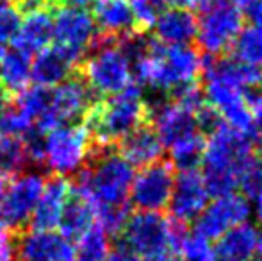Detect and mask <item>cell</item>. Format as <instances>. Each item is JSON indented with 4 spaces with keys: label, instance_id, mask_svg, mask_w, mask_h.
<instances>
[{
    "label": "cell",
    "instance_id": "3",
    "mask_svg": "<svg viewBox=\"0 0 262 261\" xmlns=\"http://www.w3.org/2000/svg\"><path fill=\"white\" fill-rule=\"evenodd\" d=\"M150 116L152 108L143 98V88L130 83L113 97L97 98L84 116V127L93 145L114 147L136 127L150 122Z\"/></svg>",
    "mask_w": 262,
    "mask_h": 261
},
{
    "label": "cell",
    "instance_id": "10",
    "mask_svg": "<svg viewBox=\"0 0 262 261\" xmlns=\"http://www.w3.org/2000/svg\"><path fill=\"white\" fill-rule=\"evenodd\" d=\"M173 185L175 168L169 161L159 159L152 165H146L132 179L128 192L130 204L139 211H161L169 204Z\"/></svg>",
    "mask_w": 262,
    "mask_h": 261
},
{
    "label": "cell",
    "instance_id": "16",
    "mask_svg": "<svg viewBox=\"0 0 262 261\" xmlns=\"http://www.w3.org/2000/svg\"><path fill=\"white\" fill-rule=\"evenodd\" d=\"M72 192V181L68 177H61V175L47 177L45 185H43L41 197H39L38 204H36L34 211H32L27 229L54 231V227L59 226L62 209H64Z\"/></svg>",
    "mask_w": 262,
    "mask_h": 261
},
{
    "label": "cell",
    "instance_id": "8",
    "mask_svg": "<svg viewBox=\"0 0 262 261\" xmlns=\"http://www.w3.org/2000/svg\"><path fill=\"white\" fill-rule=\"evenodd\" d=\"M91 145V136L84 126L57 127L43 138V165L52 175L70 177L86 163Z\"/></svg>",
    "mask_w": 262,
    "mask_h": 261
},
{
    "label": "cell",
    "instance_id": "15",
    "mask_svg": "<svg viewBox=\"0 0 262 261\" xmlns=\"http://www.w3.org/2000/svg\"><path fill=\"white\" fill-rule=\"evenodd\" d=\"M16 261H75L72 240L55 231L16 233Z\"/></svg>",
    "mask_w": 262,
    "mask_h": 261
},
{
    "label": "cell",
    "instance_id": "22",
    "mask_svg": "<svg viewBox=\"0 0 262 261\" xmlns=\"http://www.w3.org/2000/svg\"><path fill=\"white\" fill-rule=\"evenodd\" d=\"M93 11V20L102 34L121 38L136 31L128 0H93L90 7Z\"/></svg>",
    "mask_w": 262,
    "mask_h": 261
},
{
    "label": "cell",
    "instance_id": "7",
    "mask_svg": "<svg viewBox=\"0 0 262 261\" xmlns=\"http://www.w3.org/2000/svg\"><path fill=\"white\" fill-rule=\"evenodd\" d=\"M95 101L97 97L75 70L70 79L50 90V106L36 120L34 129L39 134H49L57 127L75 126L79 124V120H84Z\"/></svg>",
    "mask_w": 262,
    "mask_h": 261
},
{
    "label": "cell",
    "instance_id": "18",
    "mask_svg": "<svg viewBox=\"0 0 262 261\" xmlns=\"http://www.w3.org/2000/svg\"><path fill=\"white\" fill-rule=\"evenodd\" d=\"M80 61L82 59L79 56L59 45L47 47L45 50L36 54V59L31 63V79L36 86L54 88L70 79Z\"/></svg>",
    "mask_w": 262,
    "mask_h": 261
},
{
    "label": "cell",
    "instance_id": "29",
    "mask_svg": "<svg viewBox=\"0 0 262 261\" xmlns=\"http://www.w3.org/2000/svg\"><path fill=\"white\" fill-rule=\"evenodd\" d=\"M232 52L239 63L262 68V29L252 25L243 29L232 45Z\"/></svg>",
    "mask_w": 262,
    "mask_h": 261
},
{
    "label": "cell",
    "instance_id": "32",
    "mask_svg": "<svg viewBox=\"0 0 262 261\" xmlns=\"http://www.w3.org/2000/svg\"><path fill=\"white\" fill-rule=\"evenodd\" d=\"M169 0H132L130 9L134 16L136 31L154 29L157 18L164 9H168Z\"/></svg>",
    "mask_w": 262,
    "mask_h": 261
},
{
    "label": "cell",
    "instance_id": "45",
    "mask_svg": "<svg viewBox=\"0 0 262 261\" xmlns=\"http://www.w3.org/2000/svg\"><path fill=\"white\" fill-rule=\"evenodd\" d=\"M6 190H7V177L0 174V200L6 195Z\"/></svg>",
    "mask_w": 262,
    "mask_h": 261
},
{
    "label": "cell",
    "instance_id": "43",
    "mask_svg": "<svg viewBox=\"0 0 262 261\" xmlns=\"http://www.w3.org/2000/svg\"><path fill=\"white\" fill-rule=\"evenodd\" d=\"M145 261H180L177 258L175 254H169V252H166V254H161V256H156V258H148Z\"/></svg>",
    "mask_w": 262,
    "mask_h": 261
},
{
    "label": "cell",
    "instance_id": "49",
    "mask_svg": "<svg viewBox=\"0 0 262 261\" xmlns=\"http://www.w3.org/2000/svg\"><path fill=\"white\" fill-rule=\"evenodd\" d=\"M248 261H260V259H253V258H252V259H248Z\"/></svg>",
    "mask_w": 262,
    "mask_h": 261
},
{
    "label": "cell",
    "instance_id": "14",
    "mask_svg": "<svg viewBox=\"0 0 262 261\" xmlns=\"http://www.w3.org/2000/svg\"><path fill=\"white\" fill-rule=\"evenodd\" d=\"M209 190L205 186L204 175L198 170H184L175 177L169 211L171 220L180 224H189L200 216L209 202Z\"/></svg>",
    "mask_w": 262,
    "mask_h": 261
},
{
    "label": "cell",
    "instance_id": "9",
    "mask_svg": "<svg viewBox=\"0 0 262 261\" xmlns=\"http://www.w3.org/2000/svg\"><path fill=\"white\" fill-rule=\"evenodd\" d=\"M120 236V244L132 254L145 259L156 258L171 252V220L161 213L139 211L128 216Z\"/></svg>",
    "mask_w": 262,
    "mask_h": 261
},
{
    "label": "cell",
    "instance_id": "17",
    "mask_svg": "<svg viewBox=\"0 0 262 261\" xmlns=\"http://www.w3.org/2000/svg\"><path fill=\"white\" fill-rule=\"evenodd\" d=\"M150 122L157 132L162 147L173 145L177 139L198 131L196 113L182 106L177 98H169V101H164L156 108H152Z\"/></svg>",
    "mask_w": 262,
    "mask_h": 261
},
{
    "label": "cell",
    "instance_id": "36",
    "mask_svg": "<svg viewBox=\"0 0 262 261\" xmlns=\"http://www.w3.org/2000/svg\"><path fill=\"white\" fill-rule=\"evenodd\" d=\"M250 108H252L253 115V147H255L257 154L262 156V97L260 95L250 93Z\"/></svg>",
    "mask_w": 262,
    "mask_h": 261
},
{
    "label": "cell",
    "instance_id": "39",
    "mask_svg": "<svg viewBox=\"0 0 262 261\" xmlns=\"http://www.w3.org/2000/svg\"><path fill=\"white\" fill-rule=\"evenodd\" d=\"M104 261H139L138 256L132 254L128 249H125L123 245H116V247L113 249V251H109V254H107V258Z\"/></svg>",
    "mask_w": 262,
    "mask_h": 261
},
{
    "label": "cell",
    "instance_id": "37",
    "mask_svg": "<svg viewBox=\"0 0 262 261\" xmlns=\"http://www.w3.org/2000/svg\"><path fill=\"white\" fill-rule=\"evenodd\" d=\"M0 261H16V233H0Z\"/></svg>",
    "mask_w": 262,
    "mask_h": 261
},
{
    "label": "cell",
    "instance_id": "23",
    "mask_svg": "<svg viewBox=\"0 0 262 261\" xmlns=\"http://www.w3.org/2000/svg\"><path fill=\"white\" fill-rule=\"evenodd\" d=\"M259 233L257 227L245 222L228 229L223 236L217 238L214 247L216 261H248L253 258L257 251Z\"/></svg>",
    "mask_w": 262,
    "mask_h": 261
},
{
    "label": "cell",
    "instance_id": "47",
    "mask_svg": "<svg viewBox=\"0 0 262 261\" xmlns=\"http://www.w3.org/2000/svg\"><path fill=\"white\" fill-rule=\"evenodd\" d=\"M255 252H259V259L262 261V236H259V242H257V251Z\"/></svg>",
    "mask_w": 262,
    "mask_h": 261
},
{
    "label": "cell",
    "instance_id": "35",
    "mask_svg": "<svg viewBox=\"0 0 262 261\" xmlns=\"http://www.w3.org/2000/svg\"><path fill=\"white\" fill-rule=\"evenodd\" d=\"M21 16L9 0L0 2V45L13 42L18 27H20Z\"/></svg>",
    "mask_w": 262,
    "mask_h": 261
},
{
    "label": "cell",
    "instance_id": "40",
    "mask_svg": "<svg viewBox=\"0 0 262 261\" xmlns=\"http://www.w3.org/2000/svg\"><path fill=\"white\" fill-rule=\"evenodd\" d=\"M175 7H182V9H200L205 4V0H169Z\"/></svg>",
    "mask_w": 262,
    "mask_h": 261
},
{
    "label": "cell",
    "instance_id": "20",
    "mask_svg": "<svg viewBox=\"0 0 262 261\" xmlns=\"http://www.w3.org/2000/svg\"><path fill=\"white\" fill-rule=\"evenodd\" d=\"M114 147L132 167L141 168L161 159L162 149H164L156 129H154L152 122L141 124L139 127H136L125 138H121Z\"/></svg>",
    "mask_w": 262,
    "mask_h": 261
},
{
    "label": "cell",
    "instance_id": "21",
    "mask_svg": "<svg viewBox=\"0 0 262 261\" xmlns=\"http://www.w3.org/2000/svg\"><path fill=\"white\" fill-rule=\"evenodd\" d=\"M154 31L157 42L164 45H191L196 38V16L189 9L168 7L157 18Z\"/></svg>",
    "mask_w": 262,
    "mask_h": 261
},
{
    "label": "cell",
    "instance_id": "5",
    "mask_svg": "<svg viewBox=\"0 0 262 261\" xmlns=\"http://www.w3.org/2000/svg\"><path fill=\"white\" fill-rule=\"evenodd\" d=\"M77 73L97 98L113 97L134 83L132 63L118 45V38L102 32L97 34L84 59L77 66Z\"/></svg>",
    "mask_w": 262,
    "mask_h": 261
},
{
    "label": "cell",
    "instance_id": "19",
    "mask_svg": "<svg viewBox=\"0 0 262 261\" xmlns=\"http://www.w3.org/2000/svg\"><path fill=\"white\" fill-rule=\"evenodd\" d=\"M54 13L55 11H36L25 14L11 42L13 49L27 57L45 50L54 39Z\"/></svg>",
    "mask_w": 262,
    "mask_h": 261
},
{
    "label": "cell",
    "instance_id": "2",
    "mask_svg": "<svg viewBox=\"0 0 262 261\" xmlns=\"http://www.w3.org/2000/svg\"><path fill=\"white\" fill-rule=\"evenodd\" d=\"M132 179L134 167L116 147L91 145L86 163L70 181L73 190L93 206H118L128 204Z\"/></svg>",
    "mask_w": 262,
    "mask_h": 261
},
{
    "label": "cell",
    "instance_id": "1",
    "mask_svg": "<svg viewBox=\"0 0 262 261\" xmlns=\"http://www.w3.org/2000/svg\"><path fill=\"white\" fill-rule=\"evenodd\" d=\"M204 63L202 54L191 45H164L157 39H148L145 52L132 63V72L139 86L145 84L173 97L198 83Z\"/></svg>",
    "mask_w": 262,
    "mask_h": 261
},
{
    "label": "cell",
    "instance_id": "28",
    "mask_svg": "<svg viewBox=\"0 0 262 261\" xmlns=\"http://www.w3.org/2000/svg\"><path fill=\"white\" fill-rule=\"evenodd\" d=\"M11 106L20 115H24L27 120H31L32 126H34L36 120L50 106V88H41V86L25 88L24 91L14 95V101H11Z\"/></svg>",
    "mask_w": 262,
    "mask_h": 261
},
{
    "label": "cell",
    "instance_id": "41",
    "mask_svg": "<svg viewBox=\"0 0 262 261\" xmlns=\"http://www.w3.org/2000/svg\"><path fill=\"white\" fill-rule=\"evenodd\" d=\"M11 101H13V97H11V95L6 91V88L0 84V109H4L6 106H9Z\"/></svg>",
    "mask_w": 262,
    "mask_h": 261
},
{
    "label": "cell",
    "instance_id": "50",
    "mask_svg": "<svg viewBox=\"0 0 262 261\" xmlns=\"http://www.w3.org/2000/svg\"><path fill=\"white\" fill-rule=\"evenodd\" d=\"M57 2H59V4H62V2H64V0H57Z\"/></svg>",
    "mask_w": 262,
    "mask_h": 261
},
{
    "label": "cell",
    "instance_id": "24",
    "mask_svg": "<svg viewBox=\"0 0 262 261\" xmlns=\"http://www.w3.org/2000/svg\"><path fill=\"white\" fill-rule=\"evenodd\" d=\"M95 218H97L95 206L73 190L64 209H62L61 220H59V227L62 231L61 234L68 240H79L82 234H86L93 227Z\"/></svg>",
    "mask_w": 262,
    "mask_h": 261
},
{
    "label": "cell",
    "instance_id": "44",
    "mask_svg": "<svg viewBox=\"0 0 262 261\" xmlns=\"http://www.w3.org/2000/svg\"><path fill=\"white\" fill-rule=\"evenodd\" d=\"M252 2H253V0H232V4H234L235 7H239V9H241V13H243V11H245L246 7H248Z\"/></svg>",
    "mask_w": 262,
    "mask_h": 261
},
{
    "label": "cell",
    "instance_id": "4",
    "mask_svg": "<svg viewBox=\"0 0 262 261\" xmlns=\"http://www.w3.org/2000/svg\"><path fill=\"white\" fill-rule=\"evenodd\" d=\"M257 154L252 136L234 131L221 124L205 139L204 149V179L209 195L223 197L235 193L239 188V175L243 168Z\"/></svg>",
    "mask_w": 262,
    "mask_h": 261
},
{
    "label": "cell",
    "instance_id": "51",
    "mask_svg": "<svg viewBox=\"0 0 262 261\" xmlns=\"http://www.w3.org/2000/svg\"><path fill=\"white\" fill-rule=\"evenodd\" d=\"M260 86H262V83H260ZM260 97H262V95H260Z\"/></svg>",
    "mask_w": 262,
    "mask_h": 261
},
{
    "label": "cell",
    "instance_id": "30",
    "mask_svg": "<svg viewBox=\"0 0 262 261\" xmlns=\"http://www.w3.org/2000/svg\"><path fill=\"white\" fill-rule=\"evenodd\" d=\"M111 251L109 234L100 226H93L79 238L75 261H104Z\"/></svg>",
    "mask_w": 262,
    "mask_h": 261
},
{
    "label": "cell",
    "instance_id": "12",
    "mask_svg": "<svg viewBox=\"0 0 262 261\" xmlns=\"http://www.w3.org/2000/svg\"><path fill=\"white\" fill-rule=\"evenodd\" d=\"M250 215H252V206L248 198L241 193L216 197L210 204L205 206V209L196 218L194 233L207 240H217L228 229L245 224Z\"/></svg>",
    "mask_w": 262,
    "mask_h": 261
},
{
    "label": "cell",
    "instance_id": "33",
    "mask_svg": "<svg viewBox=\"0 0 262 261\" xmlns=\"http://www.w3.org/2000/svg\"><path fill=\"white\" fill-rule=\"evenodd\" d=\"M175 256L180 261H216L214 259V247L207 238L198 233H187L182 244L179 245Z\"/></svg>",
    "mask_w": 262,
    "mask_h": 261
},
{
    "label": "cell",
    "instance_id": "42",
    "mask_svg": "<svg viewBox=\"0 0 262 261\" xmlns=\"http://www.w3.org/2000/svg\"><path fill=\"white\" fill-rule=\"evenodd\" d=\"M253 200H255V216H257V220H259V224L262 226V192L253 198Z\"/></svg>",
    "mask_w": 262,
    "mask_h": 261
},
{
    "label": "cell",
    "instance_id": "6",
    "mask_svg": "<svg viewBox=\"0 0 262 261\" xmlns=\"http://www.w3.org/2000/svg\"><path fill=\"white\" fill-rule=\"evenodd\" d=\"M245 16L232 0H205L196 18V43L210 57L223 56L232 49L243 31Z\"/></svg>",
    "mask_w": 262,
    "mask_h": 261
},
{
    "label": "cell",
    "instance_id": "27",
    "mask_svg": "<svg viewBox=\"0 0 262 261\" xmlns=\"http://www.w3.org/2000/svg\"><path fill=\"white\" fill-rule=\"evenodd\" d=\"M169 149V163L173 168H179L180 172L184 170H196V167L202 163L205 149V134L200 131L187 134L184 138L177 139Z\"/></svg>",
    "mask_w": 262,
    "mask_h": 261
},
{
    "label": "cell",
    "instance_id": "34",
    "mask_svg": "<svg viewBox=\"0 0 262 261\" xmlns=\"http://www.w3.org/2000/svg\"><path fill=\"white\" fill-rule=\"evenodd\" d=\"M239 188H241V195L246 198H255L262 192V156L255 154L250 159V163L243 168L241 175H239Z\"/></svg>",
    "mask_w": 262,
    "mask_h": 261
},
{
    "label": "cell",
    "instance_id": "48",
    "mask_svg": "<svg viewBox=\"0 0 262 261\" xmlns=\"http://www.w3.org/2000/svg\"><path fill=\"white\" fill-rule=\"evenodd\" d=\"M4 54H6V49H4V45H0V63L4 59Z\"/></svg>",
    "mask_w": 262,
    "mask_h": 261
},
{
    "label": "cell",
    "instance_id": "13",
    "mask_svg": "<svg viewBox=\"0 0 262 261\" xmlns=\"http://www.w3.org/2000/svg\"><path fill=\"white\" fill-rule=\"evenodd\" d=\"M98 29L95 20L86 9L70 6H59L54 13V39L55 45L70 50L84 59L95 42Z\"/></svg>",
    "mask_w": 262,
    "mask_h": 261
},
{
    "label": "cell",
    "instance_id": "31",
    "mask_svg": "<svg viewBox=\"0 0 262 261\" xmlns=\"http://www.w3.org/2000/svg\"><path fill=\"white\" fill-rule=\"evenodd\" d=\"M95 216L98 218V226L105 231L109 236H120L121 229L130 216V206H95Z\"/></svg>",
    "mask_w": 262,
    "mask_h": 261
},
{
    "label": "cell",
    "instance_id": "25",
    "mask_svg": "<svg viewBox=\"0 0 262 261\" xmlns=\"http://www.w3.org/2000/svg\"><path fill=\"white\" fill-rule=\"evenodd\" d=\"M32 167L25 139L20 136L0 134V174L18 177Z\"/></svg>",
    "mask_w": 262,
    "mask_h": 261
},
{
    "label": "cell",
    "instance_id": "52",
    "mask_svg": "<svg viewBox=\"0 0 262 261\" xmlns=\"http://www.w3.org/2000/svg\"><path fill=\"white\" fill-rule=\"evenodd\" d=\"M0 2H2V0H0Z\"/></svg>",
    "mask_w": 262,
    "mask_h": 261
},
{
    "label": "cell",
    "instance_id": "46",
    "mask_svg": "<svg viewBox=\"0 0 262 261\" xmlns=\"http://www.w3.org/2000/svg\"><path fill=\"white\" fill-rule=\"evenodd\" d=\"M7 224H6V218H4V213H2V208H0V233H7Z\"/></svg>",
    "mask_w": 262,
    "mask_h": 261
},
{
    "label": "cell",
    "instance_id": "11",
    "mask_svg": "<svg viewBox=\"0 0 262 261\" xmlns=\"http://www.w3.org/2000/svg\"><path fill=\"white\" fill-rule=\"evenodd\" d=\"M45 179V175L38 172H25L7 186L0 208L9 233H21L29 227L32 211L41 197Z\"/></svg>",
    "mask_w": 262,
    "mask_h": 261
},
{
    "label": "cell",
    "instance_id": "26",
    "mask_svg": "<svg viewBox=\"0 0 262 261\" xmlns=\"http://www.w3.org/2000/svg\"><path fill=\"white\" fill-rule=\"evenodd\" d=\"M31 79V61L27 56L16 52V50H6L4 59L0 63V84L6 91L14 97L27 88Z\"/></svg>",
    "mask_w": 262,
    "mask_h": 261
},
{
    "label": "cell",
    "instance_id": "38",
    "mask_svg": "<svg viewBox=\"0 0 262 261\" xmlns=\"http://www.w3.org/2000/svg\"><path fill=\"white\" fill-rule=\"evenodd\" d=\"M243 16H246L252 24V27L262 29V0H253L245 11Z\"/></svg>",
    "mask_w": 262,
    "mask_h": 261
}]
</instances>
